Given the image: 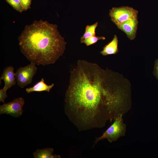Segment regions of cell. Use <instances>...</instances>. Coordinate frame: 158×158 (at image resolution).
<instances>
[{"instance_id":"1","label":"cell","mask_w":158,"mask_h":158,"mask_svg":"<svg viewBox=\"0 0 158 158\" xmlns=\"http://www.w3.org/2000/svg\"><path fill=\"white\" fill-rule=\"evenodd\" d=\"M70 73L65 112L80 130L102 128L130 109L131 85L122 75L81 59Z\"/></svg>"},{"instance_id":"2","label":"cell","mask_w":158,"mask_h":158,"mask_svg":"<svg viewBox=\"0 0 158 158\" xmlns=\"http://www.w3.org/2000/svg\"><path fill=\"white\" fill-rule=\"evenodd\" d=\"M18 39L22 54L37 66L55 63L63 55L66 44L56 24L42 20L26 25Z\"/></svg>"},{"instance_id":"3","label":"cell","mask_w":158,"mask_h":158,"mask_svg":"<svg viewBox=\"0 0 158 158\" xmlns=\"http://www.w3.org/2000/svg\"><path fill=\"white\" fill-rule=\"evenodd\" d=\"M122 115L115 119L113 123L107 129L100 137L96 138L94 146L102 140L106 139L111 143L117 140L121 137L125 136L126 126L123 121Z\"/></svg>"},{"instance_id":"4","label":"cell","mask_w":158,"mask_h":158,"mask_svg":"<svg viewBox=\"0 0 158 158\" xmlns=\"http://www.w3.org/2000/svg\"><path fill=\"white\" fill-rule=\"evenodd\" d=\"M138 11L128 6L112 7L109 10V15L111 21L116 26L130 19L138 17Z\"/></svg>"},{"instance_id":"5","label":"cell","mask_w":158,"mask_h":158,"mask_svg":"<svg viewBox=\"0 0 158 158\" xmlns=\"http://www.w3.org/2000/svg\"><path fill=\"white\" fill-rule=\"evenodd\" d=\"M37 70L36 65L32 63L25 66L19 68L15 73L18 85L23 88L30 84Z\"/></svg>"},{"instance_id":"6","label":"cell","mask_w":158,"mask_h":158,"mask_svg":"<svg viewBox=\"0 0 158 158\" xmlns=\"http://www.w3.org/2000/svg\"><path fill=\"white\" fill-rule=\"evenodd\" d=\"M25 103L23 98H15L12 101L0 106V114H5L16 118L20 117L23 113Z\"/></svg>"},{"instance_id":"7","label":"cell","mask_w":158,"mask_h":158,"mask_svg":"<svg viewBox=\"0 0 158 158\" xmlns=\"http://www.w3.org/2000/svg\"><path fill=\"white\" fill-rule=\"evenodd\" d=\"M138 23V17H136L130 19L117 27L126 34L129 39L132 40L136 37Z\"/></svg>"},{"instance_id":"8","label":"cell","mask_w":158,"mask_h":158,"mask_svg":"<svg viewBox=\"0 0 158 158\" xmlns=\"http://www.w3.org/2000/svg\"><path fill=\"white\" fill-rule=\"evenodd\" d=\"M14 70V68L12 66L6 67L4 69L0 77V81L2 80L4 82V87L8 89L16 85L17 82Z\"/></svg>"},{"instance_id":"9","label":"cell","mask_w":158,"mask_h":158,"mask_svg":"<svg viewBox=\"0 0 158 158\" xmlns=\"http://www.w3.org/2000/svg\"><path fill=\"white\" fill-rule=\"evenodd\" d=\"M118 38L115 35L112 40L103 47L100 52L101 54L104 56L116 54L118 51Z\"/></svg>"},{"instance_id":"10","label":"cell","mask_w":158,"mask_h":158,"mask_svg":"<svg viewBox=\"0 0 158 158\" xmlns=\"http://www.w3.org/2000/svg\"><path fill=\"white\" fill-rule=\"evenodd\" d=\"M54 85V84L53 83L50 85H47L44 83V78H42L40 81L36 83L33 87L27 88L26 91L28 93L33 92L46 91L49 92Z\"/></svg>"},{"instance_id":"11","label":"cell","mask_w":158,"mask_h":158,"mask_svg":"<svg viewBox=\"0 0 158 158\" xmlns=\"http://www.w3.org/2000/svg\"><path fill=\"white\" fill-rule=\"evenodd\" d=\"M54 150L52 148H47L42 149H37L33 153L34 158H59L58 155H53Z\"/></svg>"},{"instance_id":"12","label":"cell","mask_w":158,"mask_h":158,"mask_svg":"<svg viewBox=\"0 0 158 158\" xmlns=\"http://www.w3.org/2000/svg\"><path fill=\"white\" fill-rule=\"evenodd\" d=\"M98 25V22H97L91 25H87L85 27V31L84 34L80 37V41L89 37L95 36L96 35V29Z\"/></svg>"},{"instance_id":"13","label":"cell","mask_w":158,"mask_h":158,"mask_svg":"<svg viewBox=\"0 0 158 158\" xmlns=\"http://www.w3.org/2000/svg\"><path fill=\"white\" fill-rule=\"evenodd\" d=\"M106 38L104 36H98L96 35L91 36L81 41V43H84L87 46H89L96 43L100 40H104Z\"/></svg>"},{"instance_id":"14","label":"cell","mask_w":158,"mask_h":158,"mask_svg":"<svg viewBox=\"0 0 158 158\" xmlns=\"http://www.w3.org/2000/svg\"><path fill=\"white\" fill-rule=\"evenodd\" d=\"M5 1L16 11L21 13L24 11L20 0H5Z\"/></svg>"},{"instance_id":"15","label":"cell","mask_w":158,"mask_h":158,"mask_svg":"<svg viewBox=\"0 0 158 158\" xmlns=\"http://www.w3.org/2000/svg\"><path fill=\"white\" fill-rule=\"evenodd\" d=\"M8 89L4 87L3 88L0 90V102L5 103V99L8 97L6 91Z\"/></svg>"},{"instance_id":"16","label":"cell","mask_w":158,"mask_h":158,"mask_svg":"<svg viewBox=\"0 0 158 158\" xmlns=\"http://www.w3.org/2000/svg\"><path fill=\"white\" fill-rule=\"evenodd\" d=\"M32 0H20L23 7L24 11H27L30 8V6Z\"/></svg>"},{"instance_id":"17","label":"cell","mask_w":158,"mask_h":158,"mask_svg":"<svg viewBox=\"0 0 158 158\" xmlns=\"http://www.w3.org/2000/svg\"><path fill=\"white\" fill-rule=\"evenodd\" d=\"M153 74L158 80V58L157 59L154 61Z\"/></svg>"}]
</instances>
